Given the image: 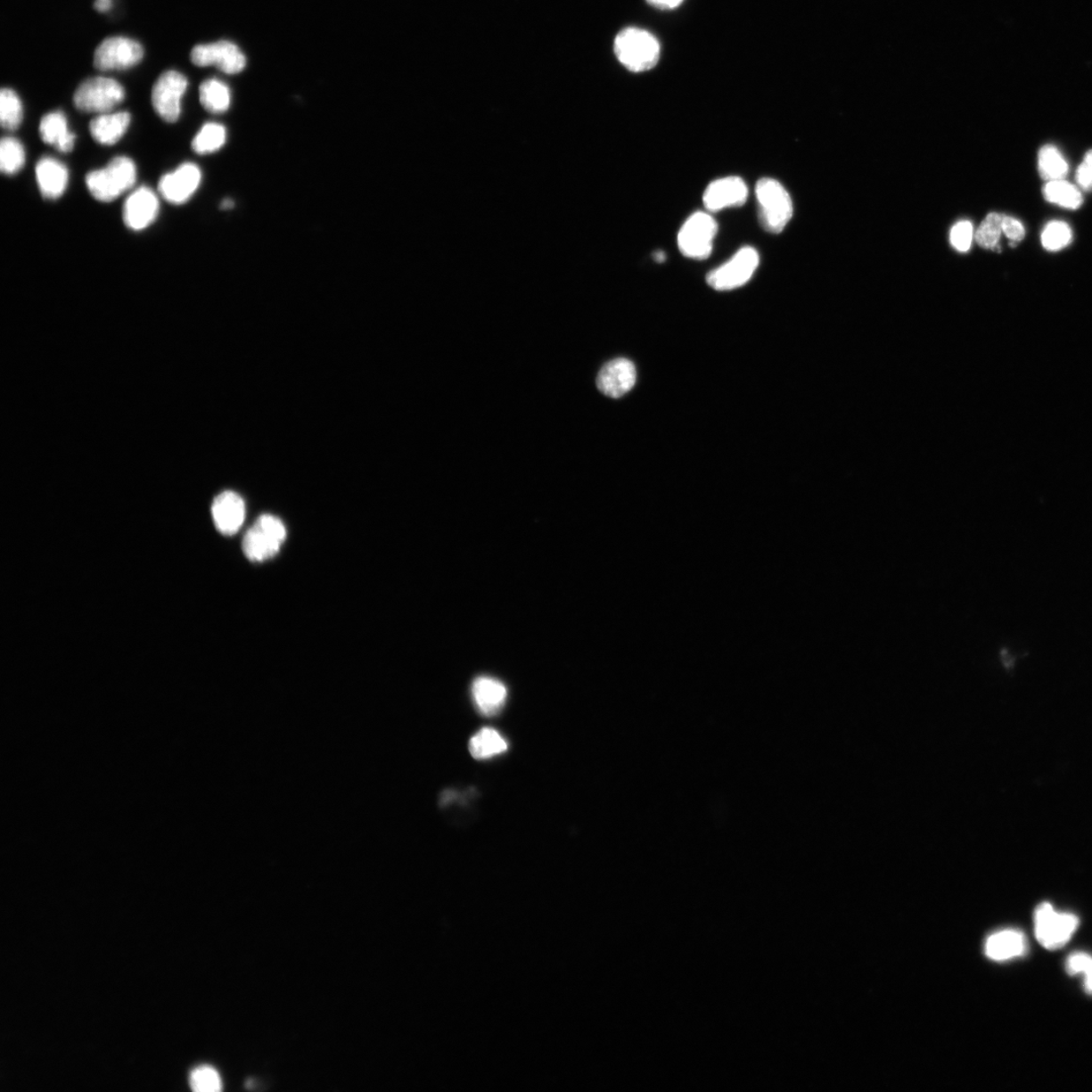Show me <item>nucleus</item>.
Segmentation results:
<instances>
[{"mask_svg": "<svg viewBox=\"0 0 1092 1092\" xmlns=\"http://www.w3.org/2000/svg\"><path fill=\"white\" fill-rule=\"evenodd\" d=\"M22 116L24 111L19 95L11 88H4L0 93V120L4 129L17 130Z\"/></svg>", "mask_w": 1092, "mask_h": 1092, "instance_id": "cd10ccee", "label": "nucleus"}, {"mask_svg": "<svg viewBox=\"0 0 1092 1092\" xmlns=\"http://www.w3.org/2000/svg\"><path fill=\"white\" fill-rule=\"evenodd\" d=\"M760 225L767 232L779 234L793 216V203L777 180L759 179L756 186Z\"/></svg>", "mask_w": 1092, "mask_h": 1092, "instance_id": "7ed1b4c3", "label": "nucleus"}, {"mask_svg": "<svg viewBox=\"0 0 1092 1092\" xmlns=\"http://www.w3.org/2000/svg\"><path fill=\"white\" fill-rule=\"evenodd\" d=\"M200 101L208 111L222 114L230 108V89L220 80L208 79L200 86Z\"/></svg>", "mask_w": 1092, "mask_h": 1092, "instance_id": "5701e85b", "label": "nucleus"}, {"mask_svg": "<svg viewBox=\"0 0 1092 1092\" xmlns=\"http://www.w3.org/2000/svg\"><path fill=\"white\" fill-rule=\"evenodd\" d=\"M144 57L141 44L126 37H111L96 48L94 64L102 71L126 70L137 65Z\"/></svg>", "mask_w": 1092, "mask_h": 1092, "instance_id": "1a4fd4ad", "label": "nucleus"}, {"mask_svg": "<svg viewBox=\"0 0 1092 1092\" xmlns=\"http://www.w3.org/2000/svg\"><path fill=\"white\" fill-rule=\"evenodd\" d=\"M227 141V131L226 127L217 123H208L203 125L200 132L193 140L192 147L194 152L198 154H209L217 152Z\"/></svg>", "mask_w": 1092, "mask_h": 1092, "instance_id": "a878e982", "label": "nucleus"}, {"mask_svg": "<svg viewBox=\"0 0 1092 1092\" xmlns=\"http://www.w3.org/2000/svg\"><path fill=\"white\" fill-rule=\"evenodd\" d=\"M1083 162H1086L1092 167V150H1090V152L1087 153L1086 157H1084Z\"/></svg>", "mask_w": 1092, "mask_h": 1092, "instance_id": "4c0bfd02", "label": "nucleus"}, {"mask_svg": "<svg viewBox=\"0 0 1092 1092\" xmlns=\"http://www.w3.org/2000/svg\"><path fill=\"white\" fill-rule=\"evenodd\" d=\"M973 225L969 221H960L951 230V244L959 252H967L973 246Z\"/></svg>", "mask_w": 1092, "mask_h": 1092, "instance_id": "2f4dec72", "label": "nucleus"}, {"mask_svg": "<svg viewBox=\"0 0 1092 1092\" xmlns=\"http://www.w3.org/2000/svg\"><path fill=\"white\" fill-rule=\"evenodd\" d=\"M191 60L194 65L200 67L216 65L218 70L227 74L239 73L246 66L243 53L229 41L198 45L191 52Z\"/></svg>", "mask_w": 1092, "mask_h": 1092, "instance_id": "9b49d317", "label": "nucleus"}, {"mask_svg": "<svg viewBox=\"0 0 1092 1092\" xmlns=\"http://www.w3.org/2000/svg\"><path fill=\"white\" fill-rule=\"evenodd\" d=\"M36 177L43 197L56 200L66 191L70 175L64 164L54 158L45 157L37 164Z\"/></svg>", "mask_w": 1092, "mask_h": 1092, "instance_id": "f3484780", "label": "nucleus"}, {"mask_svg": "<svg viewBox=\"0 0 1092 1092\" xmlns=\"http://www.w3.org/2000/svg\"><path fill=\"white\" fill-rule=\"evenodd\" d=\"M245 502L231 491L216 497L212 505V515L217 530L224 536H233L239 531L245 521Z\"/></svg>", "mask_w": 1092, "mask_h": 1092, "instance_id": "dca6fc26", "label": "nucleus"}, {"mask_svg": "<svg viewBox=\"0 0 1092 1092\" xmlns=\"http://www.w3.org/2000/svg\"><path fill=\"white\" fill-rule=\"evenodd\" d=\"M1003 233L1011 240V242L1019 243L1026 235V230L1023 225L1016 218L1005 216L1003 221Z\"/></svg>", "mask_w": 1092, "mask_h": 1092, "instance_id": "72a5a7b5", "label": "nucleus"}, {"mask_svg": "<svg viewBox=\"0 0 1092 1092\" xmlns=\"http://www.w3.org/2000/svg\"><path fill=\"white\" fill-rule=\"evenodd\" d=\"M1044 197L1055 205L1071 209L1080 208L1083 202L1079 188L1067 183L1065 179L1048 182L1044 187Z\"/></svg>", "mask_w": 1092, "mask_h": 1092, "instance_id": "b1692460", "label": "nucleus"}, {"mask_svg": "<svg viewBox=\"0 0 1092 1092\" xmlns=\"http://www.w3.org/2000/svg\"><path fill=\"white\" fill-rule=\"evenodd\" d=\"M718 230V223L710 214L695 213L682 226L677 235V246L686 258L706 259L712 252Z\"/></svg>", "mask_w": 1092, "mask_h": 1092, "instance_id": "0eeeda50", "label": "nucleus"}, {"mask_svg": "<svg viewBox=\"0 0 1092 1092\" xmlns=\"http://www.w3.org/2000/svg\"><path fill=\"white\" fill-rule=\"evenodd\" d=\"M748 195V186L743 180L729 177L715 180L708 185L703 201L710 212H718L723 209L743 206L747 201Z\"/></svg>", "mask_w": 1092, "mask_h": 1092, "instance_id": "4468645a", "label": "nucleus"}, {"mask_svg": "<svg viewBox=\"0 0 1092 1092\" xmlns=\"http://www.w3.org/2000/svg\"><path fill=\"white\" fill-rule=\"evenodd\" d=\"M160 213L157 195L146 186L133 192L123 208L124 223L133 231H142L152 225Z\"/></svg>", "mask_w": 1092, "mask_h": 1092, "instance_id": "ddd939ff", "label": "nucleus"}, {"mask_svg": "<svg viewBox=\"0 0 1092 1092\" xmlns=\"http://www.w3.org/2000/svg\"><path fill=\"white\" fill-rule=\"evenodd\" d=\"M472 693L479 711L486 717L498 714L507 699L505 685L489 677H480L474 680Z\"/></svg>", "mask_w": 1092, "mask_h": 1092, "instance_id": "a211bd4d", "label": "nucleus"}, {"mask_svg": "<svg viewBox=\"0 0 1092 1092\" xmlns=\"http://www.w3.org/2000/svg\"><path fill=\"white\" fill-rule=\"evenodd\" d=\"M469 748L474 759H485L506 751L508 743L496 729L485 727L472 737Z\"/></svg>", "mask_w": 1092, "mask_h": 1092, "instance_id": "4be33fe9", "label": "nucleus"}, {"mask_svg": "<svg viewBox=\"0 0 1092 1092\" xmlns=\"http://www.w3.org/2000/svg\"><path fill=\"white\" fill-rule=\"evenodd\" d=\"M188 81L184 74L169 70L160 75L152 89L155 111L168 123H175L182 112V99Z\"/></svg>", "mask_w": 1092, "mask_h": 1092, "instance_id": "9d476101", "label": "nucleus"}, {"mask_svg": "<svg viewBox=\"0 0 1092 1092\" xmlns=\"http://www.w3.org/2000/svg\"><path fill=\"white\" fill-rule=\"evenodd\" d=\"M759 263V256L752 247H743L725 265L708 274L706 282L717 291H732L741 288L754 275Z\"/></svg>", "mask_w": 1092, "mask_h": 1092, "instance_id": "6e6552de", "label": "nucleus"}, {"mask_svg": "<svg viewBox=\"0 0 1092 1092\" xmlns=\"http://www.w3.org/2000/svg\"><path fill=\"white\" fill-rule=\"evenodd\" d=\"M636 382V370L627 358H616L600 371L597 387L601 393L610 398H620L628 394Z\"/></svg>", "mask_w": 1092, "mask_h": 1092, "instance_id": "2eb2a0df", "label": "nucleus"}, {"mask_svg": "<svg viewBox=\"0 0 1092 1092\" xmlns=\"http://www.w3.org/2000/svg\"><path fill=\"white\" fill-rule=\"evenodd\" d=\"M1068 163L1059 150L1053 145H1046L1039 152V172L1043 179H1065L1068 175Z\"/></svg>", "mask_w": 1092, "mask_h": 1092, "instance_id": "393cba45", "label": "nucleus"}, {"mask_svg": "<svg viewBox=\"0 0 1092 1092\" xmlns=\"http://www.w3.org/2000/svg\"><path fill=\"white\" fill-rule=\"evenodd\" d=\"M1076 179L1084 191H1092V167L1082 162L1077 170Z\"/></svg>", "mask_w": 1092, "mask_h": 1092, "instance_id": "f704fd0d", "label": "nucleus"}, {"mask_svg": "<svg viewBox=\"0 0 1092 1092\" xmlns=\"http://www.w3.org/2000/svg\"><path fill=\"white\" fill-rule=\"evenodd\" d=\"M131 123V115L127 111L107 112L94 118L89 129L93 138L102 145H114L124 137Z\"/></svg>", "mask_w": 1092, "mask_h": 1092, "instance_id": "6ab92c4d", "label": "nucleus"}, {"mask_svg": "<svg viewBox=\"0 0 1092 1092\" xmlns=\"http://www.w3.org/2000/svg\"><path fill=\"white\" fill-rule=\"evenodd\" d=\"M1026 951V939L1022 933L1016 931H1004L994 933L985 945V953L989 958L996 961H1005L1018 957Z\"/></svg>", "mask_w": 1092, "mask_h": 1092, "instance_id": "412c9836", "label": "nucleus"}, {"mask_svg": "<svg viewBox=\"0 0 1092 1092\" xmlns=\"http://www.w3.org/2000/svg\"><path fill=\"white\" fill-rule=\"evenodd\" d=\"M1004 218L1005 215L998 213H990L986 217L974 234L976 242L985 250H998Z\"/></svg>", "mask_w": 1092, "mask_h": 1092, "instance_id": "c85d7f7f", "label": "nucleus"}, {"mask_svg": "<svg viewBox=\"0 0 1092 1092\" xmlns=\"http://www.w3.org/2000/svg\"><path fill=\"white\" fill-rule=\"evenodd\" d=\"M125 100V89L115 79L93 78L86 79L74 94V103L79 111L107 114Z\"/></svg>", "mask_w": 1092, "mask_h": 1092, "instance_id": "39448f33", "label": "nucleus"}, {"mask_svg": "<svg viewBox=\"0 0 1092 1092\" xmlns=\"http://www.w3.org/2000/svg\"><path fill=\"white\" fill-rule=\"evenodd\" d=\"M201 182V172L193 163H184L171 173L161 177L158 184L162 198L175 205H182L198 191Z\"/></svg>", "mask_w": 1092, "mask_h": 1092, "instance_id": "f8f14e48", "label": "nucleus"}, {"mask_svg": "<svg viewBox=\"0 0 1092 1092\" xmlns=\"http://www.w3.org/2000/svg\"><path fill=\"white\" fill-rule=\"evenodd\" d=\"M39 131L42 140L54 146L59 152H72L77 135L68 129L67 119L62 111H52L44 116Z\"/></svg>", "mask_w": 1092, "mask_h": 1092, "instance_id": "aec40b11", "label": "nucleus"}, {"mask_svg": "<svg viewBox=\"0 0 1092 1092\" xmlns=\"http://www.w3.org/2000/svg\"><path fill=\"white\" fill-rule=\"evenodd\" d=\"M614 51L620 62L636 73L651 70L658 64L661 54L657 37L638 28L624 29L617 35Z\"/></svg>", "mask_w": 1092, "mask_h": 1092, "instance_id": "f257e3e1", "label": "nucleus"}, {"mask_svg": "<svg viewBox=\"0 0 1092 1092\" xmlns=\"http://www.w3.org/2000/svg\"><path fill=\"white\" fill-rule=\"evenodd\" d=\"M1071 227L1066 223L1060 221H1053L1047 225L1041 237L1043 247L1048 251L1063 250L1071 242Z\"/></svg>", "mask_w": 1092, "mask_h": 1092, "instance_id": "c756f323", "label": "nucleus"}, {"mask_svg": "<svg viewBox=\"0 0 1092 1092\" xmlns=\"http://www.w3.org/2000/svg\"><path fill=\"white\" fill-rule=\"evenodd\" d=\"M286 538L285 526L273 515H262L245 534L243 552L251 562H265L274 557Z\"/></svg>", "mask_w": 1092, "mask_h": 1092, "instance_id": "20e7f679", "label": "nucleus"}, {"mask_svg": "<svg viewBox=\"0 0 1092 1092\" xmlns=\"http://www.w3.org/2000/svg\"><path fill=\"white\" fill-rule=\"evenodd\" d=\"M233 206H234V202H233V201H230V200H226V201H223V203H222V208H223V209H231Z\"/></svg>", "mask_w": 1092, "mask_h": 1092, "instance_id": "58836bf2", "label": "nucleus"}, {"mask_svg": "<svg viewBox=\"0 0 1092 1092\" xmlns=\"http://www.w3.org/2000/svg\"><path fill=\"white\" fill-rule=\"evenodd\" d=\"M112 5V0H95L94 9L97 12H108Z\"/></svg>", "mask_w": 1092, "mask_h": 1092, "instance_id": "e433bc0d", "label": "nucleus"}, {"mask_svg": "<svg viewBox=\"0 0 1092 1092\" xmlns=\"http://www.w3.org/2000/svg\"><path fill=\"white\" fill-rule=\"evenodd\" d=\"M1079 924L1077 916L1058 914L1048 902L1041 903L1036 909V937L1039 943L1048 950H1057L1065 946Z\"/></svg>", "mask_w": 1092, "mask_h": 1092, "instance_id": "423d86ee", "label": "nucleus"}, {"mask_svg": "<svg viewBox=\"0 0 1092 1092\" xmlns=\"http://www.w3.org/2000/svg\"><path fill=\"white\" fill-rule=\"evenodd\" d=\"M646 2L661 10H673L679 6L684 0H646Z\"/></svg>", "mask_w": 1092, "mask_h": 1092, "instance_id": "c9c22d12", "label": "nucleus"}, {"mask_svg": "<svg viewBox=\"0 0 1092 1092\" xmlns=\"http://www.w3.org/2000/svg\"><path fill=\"white\" fill-rule=\"evenodd\" d=\"M26 162L25 149L21 142L12 137H4L0 143V169L7 176L16 175Z\"/></svg>", "mask_w": 1092, "mask_h": 1092, "instance_id": "bb28decb", "label": "nucleus"}, {"mask_svg": "<svg viewBox=\"0 0 1092 1092\" xmlns=\"http://www.w3.org/2000/svg\"><path fill=\"white\" fill-rule=\"evenodd\" d=\"M654 259H655V260H657V261H664L666 258H665V254H664V253H661V252H657V254H655V256H654Z\"/></svg>", "mask_w": 1092, "mask_h": 1092, "instance_id": "ea45409f", "label": "nucleus"}, {"mask_svg": "<svg viewBox=\"0 0 1092 1092\" xmlns=\"http://www.w3.org/2000/svg\"><path fill=\"white\" fill-rule=\"evenodd\" d=\"M1067 973L1071 975L1086 974V989L1092 994V958L1083 953H1077L1067 961Z\"/></svg>", "mask_w": 1092, "mask_h": 1092, "instance_id": "473e14b6", "label": "nucleus"}, {"mask_svg": "<svg viewBox=\"0 0 1092 1092\" xmlns=\"http://www.w3.org/2000/svg\"><path fill=\"white\" fill-rule=\"evenodd\" d=\"M135 179L137 168L134 161L129 157L120 156L114 158L107 168L89 172L86 184L95 200L110 202L131 190Z\"/></svg>", "mask_w": 1092, "mask_h": 1092, "instance_id": "f03ea898", "label": "nucleus"}, {"mask_svg": "<svg viewBox=\"0 0 1092 1092\" xmlns=\"http://www.w3.org/2000/svg\"><path fill=\"white\" fill-rule=\"evenodd\" d=\"M190 1086L197 1092H218L222 1090L223 1082L214 1067L203 1065L192 1071Z\"/></svg>", "mask_w": 1092, "mask_h": 1092, "instance_id": "7c9ffc66", "label": "nucleus"}]
</instances>
